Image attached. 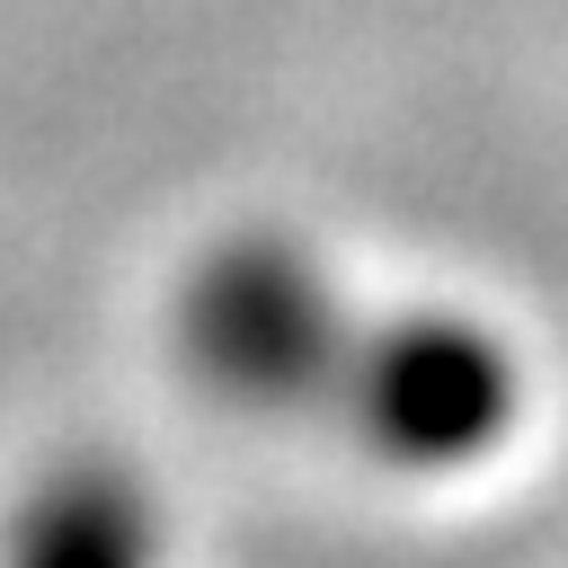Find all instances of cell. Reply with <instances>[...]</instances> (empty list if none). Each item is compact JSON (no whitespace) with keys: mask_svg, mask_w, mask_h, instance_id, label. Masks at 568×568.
<instances>
[{"mask_svg":"<svg viewBox=\"0 0 568 568\" xmlns=\"http://www.w3.org/2000/svg\"><path fill=\"white\" fill-rule=\"evenodd\" d=\"M9 568H151V506L115 470H53L9 541Z\"/></svg>","mask_w":568,"mask_h":568,"instance_id":"cell-3","label":"cell"},{"mask_svg":"<svg viewBox=\"0 0 568 568\" xmlns=\"http://www.w3.org/2000/svg\"><path fill=\"white\" fill-rule=\"evenodd\" d=\"M186 355H195V373H204L213 390H231V399H302V390H320L328 373H346L320 275H311L293 248H266V240L222 248V257L195 275Z\"/></svg>","mask_w":568,"mask_h":568,"instance_id":"cell-1","label":"cell"},{"mask_svg":"<svg viewBox=\"0 0 568 568\" xmlns=\"http://www.w3.org/2000/svg\"><path fill=\"white\" fill-rule=\"evenodd\" d=\"M337 390L355 399L364 435L390 462H470L515 408V364L497 337L462 320H408Z\"/></svg>","mask_w":568,"mask_h":568,"instance_id":"cell-2","label":"cell"}]
</instances>
